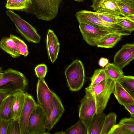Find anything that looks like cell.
<instances>
[{"instance_id":"obj_42","label":"cell","mask_w":134,"mask_h":134,"mask_svg":"<svg viewBox=\"0 0 134 134\" xmlns=\"http://www.w3.org/2000/svg\"><path fill=\"white\" fill-rule=\"evenodd\" d=\"M75 1H76L78 2H81L83 1L84 0H73Z\"/></svg>"},{"instance_id":"obj_33","label":"cell","mask_w":134,"mask_h":134,"mask_svg":"<svg viewBox=\"0 0 134 134\" xmlns=\"http://www.w3.org/2000/svg\"><path fill=\"white\" fill-rule=\"evenodd\" d=\"M6 134H21L19 121L12 119L7 129Z\"/></svg>"},{"instance_id":"obj_16","label":"cell","mask_w":134,"mask_h":134,"mask_svg":"<svg viewBox=\"0 0 134 134\" xmlns=\"http://www.w3.org/2000/svg\"><path fill=\"white\" fill-rule=\"evenodd\" d=\"M25 92L20 91L13 93L14 97L12 105L13 119L19 121L25 100Z\"/></svg>"},{"instance_id":"obj_34","label":"cell","mask_w":134,"mask_h":134,"mask_svg":"<svg viewBox=\"0 0 134 134\" xmlns=\"http://www.w3.org/2000/svg\"><path fill=\"white\" fill-rule=\"evenodd\" d=\"M36 76L38 79H44L47 71V68L46 65L41 64L37 66L35 69Z\"/></svg>"},{"instance_id":"obj_14","label":"cell","mask_w":134,"mask_h":134,"mask_svg":"<svg viewBox=\"0 0 134 134\" xmlns=\"http://www.w3.org/2000/svg\"><path fill=\"white\" fill-rule=\"evenodd\" d=\"M118 0H92L90 7L95 12L120 15V11L116 3Z\"/></svg>"},{"instance_id":"obj_10","label":"cell","mask_w":134,"mask_h":134,"mask_svg":"<svg viewBox=\"0 0 134 134\" xmlns=\"http://www.w3.org/2000/svg\"><path fill=\"white\" fill-rule=\"evenodd\" d=\"M79 29L83 40L89 45L93 46H96L103 37L111 33L83 23H79Z\"/></svg>"},{"instance_id":"obj_3","label":"cell","mask_w":134,"mask_h":134,"mask_svg":"<svg viewBox=\"0 0 134 134\" xmlns=\"http://www.w3.org/2000/svg\"><path fill=\"white\" fill-rule=\"evenodd\" d=\"M0 80V90L9 93L24 91L28 85V81L24 75L20 71L9 68L3 71Z\"/></svg>"},{"instance_id":"obj_11","label":"cell","mask_w":134,"mask_h":134,"mask_svg":"<svg viewBox=\"0 0 134 134\" xmlns=\"http://www.w3.org/2000/svg\"><path fill=\"white\" fill-rule=\"evenodd\" d=\"M52 107L51 114L47 119L46 126L47 132L58 122L63 114L65 109L59 97L52 91Z\"/></svg>"},{"instance_id":"obj_19","label":"cell","mask_w":134,"mask_h":134,"mask_svg":"<svg viewBox=\"0 0 134 134\" xmlns=\"http://www.w3.org/2000/svg\"><path fill=\"white\" fill-rule=\"evenodd\" d=\"M0 48L13 58H17L21 55L13 40L10 37H5L0 41Z\"/></svg>"},{"instance_id":"obj_6","label":"cell","mask_w":134,"mask_h":134,"mask_svg":"<svg viewBox=\"0 0 134 134\" xmlns=\"http://www.w3.org/2000/svg\"><path fill=\"white\" fill-rule=\"evenodd\" d=\"M6 14L13 22L19 32L27 40L35 43L40 42L41 36L34 27L12 10H7Z\"/></svg>"},{"instance_id":"obj_18","label":"cell","mask_w":134,"mask_h":134,"mask_svg":"<svg viewBox=\"0 0 134 134\" xmlns=\"http://www.w3.org/2000/svg\"><path fill=\"white\" fill-rule=\"evenodd\" d=\"M14 97L13 93H9L3 100L0 106V119H13L12 105Z\"/></svg>"},{"instance_id":"obj_5","label":"cell","mask_w":134,"mask_h":134,"mask_svg":"<svg viewBox=\"0 0 134 134\" xmlns=\"http://www.w3.org/2000/svg\"><path fill=\"white\" fill-rule=\"evenodd\" d=\"M65 74L69 88L72 91L80 90L85 81V71L82 62L76 59L66 68Z\"/></svg>"},{"instance_id":"obj_22","label":"cell","mask_w":134,"mask_h":134,"mask_svg":"<svg viewBox=\"0 0 134 134\" xmlns=\"http://www.w3.org/2000/svg\"><path fill=\"white\" fill-rule=\"evenodd\" d=\"M107 78L113 81H118L124 75L122 69L113 63H109L104 68Z\"/></svg>"},{"instance_id":"obj_37","label":"cell","mask_w":134,"mask_h":134,"mask_svg":"<svg viewBox=\"0 0 134 134\" xmlns=\"http://www.w3.org/2000/svg\"><path fill=\"white\" fill-rule=\"evenodd\" d=\"M130 113L131 117L134 118V104H127L124 106Z\"/></svg>"},{"instance_id":"obj_41","label":"cell","mask_w":134,"mask_h":134,"mask_svg":"<svg viewBox=\"0 0 134 134\" xmlns=\"http://www.w3.org/2000/svg\"><path fill=\"white\" fill-rule=\"evenodd\" d=\"M3 75V72L2 71V68L0 67V80L1 79Z\"/></svg>"},{"instance_id":"obj_7","label":"cell","mask_w":134,"mask_h":134,"mask_svg":"<svg viewBox=\"0 0 134 134\" xmlns=\"http://www.w3.org/2000/svg\"><path fill=\"white\" fill-rule=\"evenodd\" d=\"M47 118L44 110L37 104L29 118L26 134L49 133L46 131Z\"/></svg>"},{"instance_id":"obj_12","label":"cell","mask_w":134,"mask_h":134,"mask_svg":"<svg viewBox=\"0 0 134 134\" xmlns=\"http://www.w3.org/2000/svg\"><path fill=\"white\" fill-rule=\"evenodd\" d=\"M134 58V43H127L123 45L116 53L113 63L122 69Z\"/></svg>"},{"instance_id":"obj_13","label":"cell","mask_w":134,"mask_h":134,"mask_svg":"<svg viewBox=\"0 0 134 134\" xmlns=\"http://www.w3.org/2000/svg\"><path fill=\"white\" fill-rule=\"evenodd\" d=\"M37 104L33 97L25 92V103L19 120L21 134H26L29 118Z\"/></svg>"},{"instance_id":"obj_24","label":"cell","mask_w":134,"mask_h":134,"mask_svg":"<svg viewBox=\"0 0 134 134\" xmlns=\"http://www.w3.org/2000/svg\"><path fill=\"white\" fill-rule=\"evenodd\" d=\"M122 86L134 98V77L123 75L118 81Z\"/></svg>"},{"instance_id":"obj_20","label":"cell","mask_w":134,"mask_h":134,"mask_svg":"<svg viewBox=\"0 0 134 134\" xmlns=\"http://www.w3.org/2000/svg\"><path fill=\"white\" fill-rule=\"evenodd\" d=\"M105 115L103 112L94 115L88 130V134H100Z\"/></svg>"},{"instance_id":"obj_8","label":"cell","mask_w":134,"mask_h":134,"mask_svg":"<svg viewBox=\"0 0 134 134\" xmlns=\"http://www.w3.org/2000/svg\"><path fill=\"white\" fill-rule=\"evenodd\" d=\"M86 94L80 101L79 115L88 130L92 119L96 113L94 97L89 90L85 89Z\"/></svg>"},{"instance_id":"obj_15","label":"cell","mask_w":134,"mask_h":134,"mask_svg":"<svg viewBox=\"0 0 134 134\" xmlns=\"http://www.w3.org/2000/svg\"><path fill=\"white\" fill-rule=\"evenodd\" d=\"M47 49L48 57L53 63L57 59L60 48V44L58 38L52 30L49 29L46 39Z\"/></svg>"},{"instance_id":"obj_21","label":"cell","mask_w":134,"mask_h":134,"mask_svg":"<svg viewBox=\"0 0 134 134\" xmlns=\"http://www.w3.org/2000/svg\"><path fill=\"white\" fill-rule=\"evenodd\" d=\"M124 36L117 33L109 34L101 39L97 44L98 47L111 48L113 47Z\"/></svg>"},{"instance_id":"obj_26","label":"cell","mask_w":134,"mask_h":134,"mask_svg":"<svg viewBox=\"0 0 134 134\" xmlns=\"http://www.w3.org/2000/svg\"><path fill=\"white\" fill-rule=\"evenodd\" d=\"M116 115L113 112L106 115L100 134H108L111 129L115 124Z\"/></svg>"},{"instance_id":"obj_30","label":"cell","mask_w":134,"mask_h":134,"mask_svg":"<svg viewBox=\"0 0 134 134\" xmlns=\"http://www.w3.org/2000/svg\"><path fill=\"white\" fill-rule=\"evenodd\" d=\"M124 30L131 33L134 30V22L128 17L120 19L116 24Z\"/></svg>"},{"instance_id":"obj_40","label":"cell","mask_w":134,"mask_h":134,"mask_svg":"<svg viewBox=\"0 0 134 134\" xmlns=\"http://www.w3.org/2000/svg\"><path fill=\"white\" fill-rule=\"evenodd\" d=\"M15 0H7L5 5V7L7 8L8 7L12 4Z\"/></svg>"},{"instance_id":"obj_31","label":"cell","mask_w":134,"mask_h":134,"mask_svg":"<svg viewBox=\"0 0 134 134\" xmlns=\"http://www.w3.org/2000/svg\"><path fill=\"white\" fill-rule=\"evenodd\" d=\"M121 124L130 134H134V118H124L120 121Z\"/></svg>"},{"instance_id":"obj_35","label":"cell","mask_w":134,"mask_h":134,"mask_svg":"<svg viewBox=\"0 0 134 134\" xmlns=\"http://www.w3.org/2000/svg\"><path fill=\"white\" fill-rule=\"evenodd\" d=\"M108 134H130L120 124L115 125L112 128Z\"/></svg>"},{"instance_id":"obj_17","label":"cell","mask_w":134,"mask_h":134,"mask_svg":"<svg viewBox=\"0 0 134 134\" xmlns=\"http://www.w3.org/2000/svg\"><path fill=\"white\" fill-rule=\"evenodd\" d=\"M119 103L124 106L127 104H134L133 98L122 86L118 81H115L113 93Z\"/></svg>"},{"instance_id":"obj_39","label":"cell","mask_w":134,"mask_h":134,"mask_svg":"<svg viewBox=\"0 0 134 134\" xmlns=\"http://www.w3.org/2000/svg\"><path fill=\"white\" fill-rule=\"evenodd\" d=\"M9 94L5 91L0 90V106L3 99Z\"/></svg>"},{"instance_id":"obj_23","label":"cell","mask_w":134,"mask_h":134,"mask_svg":"<svg viewBox=\"0 0 134 134\" xmlns=\"http://www.w3.org/2000/svg\"><path fill=\"white\" fill-rule=\"evenodd\" d=\"M116 3L122 16L134 15V2L129 0H118Z\"/></svg>"},{"instance_id":"obj_29","label":"cell","mask_w":134,"mask_h":134,"mask_svg":"<svg viewBox=\"0 0 134 134\" xmlns=\"http://www.w3.org/2000/svg\"><path fill=\"white\" fill-rule=\"evenodd\" d=\"M9 37L14 42L20 54L25 57L27 56L29 52L27 46L25 42L19 37L11 34Z\"/></svg>"},{"instance_id":"obj_36","label":"cell","mask_w":134,"mask_h":134,"mask_svg":"<svg viewBox=\"0 0 134 134\" xmlns=\"http://www.w3.org/2000/svg\"><path fill=\"white\" fill-rule=\"evenodd\" d=\"M11 120L0 119V134H6L8 127Z\"/></svg>"},{"instance_id":"obj_2","label":"cell","mask_w":134,"mask_h":134,"mask_svg":"<svg viewBox=\"0 0 134 134\" xmlns=\"http://www.w3.org/2000/svg\"><path fill=\"white\" fill-rule=\"evenodd\" d=\"M75 16L79 23H86L110 33H119L124 36H128L131 34L123 30L117 24H111L105 21L94 12L82 10L76 12Z\"/></svg>"},{"instance_id":"obj_1","label":"cell","mask_w":134,"mask_h":134,"mask_svg":"<svg viewBox=\"0 0 134 134\" xmlns=\"http://www.w3.org/2000/svg\"><path fill=\"white\" fill-rule=\"evenodd\" d=\"M29 4L24 10L34 15L39 19L50 21L57 15L63 0H29Z\"/></svg>"},{"instance_id":"obj_9","label":"cell","mask_w":134,"mask_h":134,"mask_svg":"<svg viewBox=\"0 0 134 134\" xmlns=\"http://www.w3.org/2000/svg\"><path fill=\"white\" fill-rule=\"evenodd\" d=\"M52 92L44 79H38L36 86L37 104L43 109L48 118L50 115L52 110Z\"/></svg>"},{"instance_id":"obj_25","label":"cell","mask_w":134,"mask_h":134,"mask_svg":"<svg viewBox=\"0 0 134 134\" xmlns=\"http://www.w3.org/2000/svg\"><path fill=\"white\" fill-rule=\"evenodd\" d=\"M57 133L64 134H88V130L85 125L80 119L75 124L64 132Z\"/></svg>"},{"instance_id":"obj_28","label":"cell","mask_w":134,"mask_h":134,"mask_svg":"<svg viewBox=\"0 0 134 134\" xmlns=\"http://www.w3.org/2000/svg\"><path fill=\"white\" fill-rule=\"evenodd\" d=\"M95 12L103 21L111 24H116L120 19L127 17L108 13Z\"/></svg>"},{"instance_id":"obj_4","label":"cell","mask_w":134,"mask_h":134,"mask_svg":"<svg viewBox=\"0 0 134 134\" xmlns=\"http://www.w3.org/2000/svg\"><path fill=\"white\" fill-rule=\"evenodd\" d=\"M115 81L107 78L89 90L94 96L96 107V114L103 112L113 93Z\"/></svg>"},{"instance_id":"obj_27","label":"cell","mask_w":134,"mask_h":134,"mask_svg":"<svg viewBox=\"0 0 134 134\" xmlns=\"http://www.w3.org/2000/svg\"><path fill=\"white\" fill-rule=\"evenodd\" d=\"M104 68L96 69L91 78V83L87 87L91 88L107 78Z\"/></svg>"},{"instance_id":"obj_43","label":"cell","mask_w":134,"mask_h":134,"mask_svg":"<svg viewBox=\"0 0 134 134\" xmlns=\"http://www.w3.org/2000/svg\"><path fill=\"white\" fill-rule=\"evenodd\" d=\"M129 0L132 1L133 2H134V0Z\"/></svg>"},{"instance_id":"obj_38","label":"cell","mask_w":134,"mask_h":134,"mask_svg":"<svg viewBox=\"0 0 134 134\" xmlns=\"http://www.w3.org/2000/svg\"><path fill=\"white\" fill-rule=\"evenodd\" d=\"M109 59L106 58L102 57L99 59L98 63L99 66L103 68L109 63Z\"/></svg>"},{"instance_id":"obj_32","label":"cell","mask_w":134,"mask_h":134,"mask_svg":"<svg viewBox=\"0 0 134 134\" xmlns=\"http://www.w3.org/2000/svg\"><path fill=\"white\" fill-rule=\"evenodd\" d=\"M29 3V0H15L7 8L10 9L25 10L27 7Z\"/></svg>"}]
</instances>
